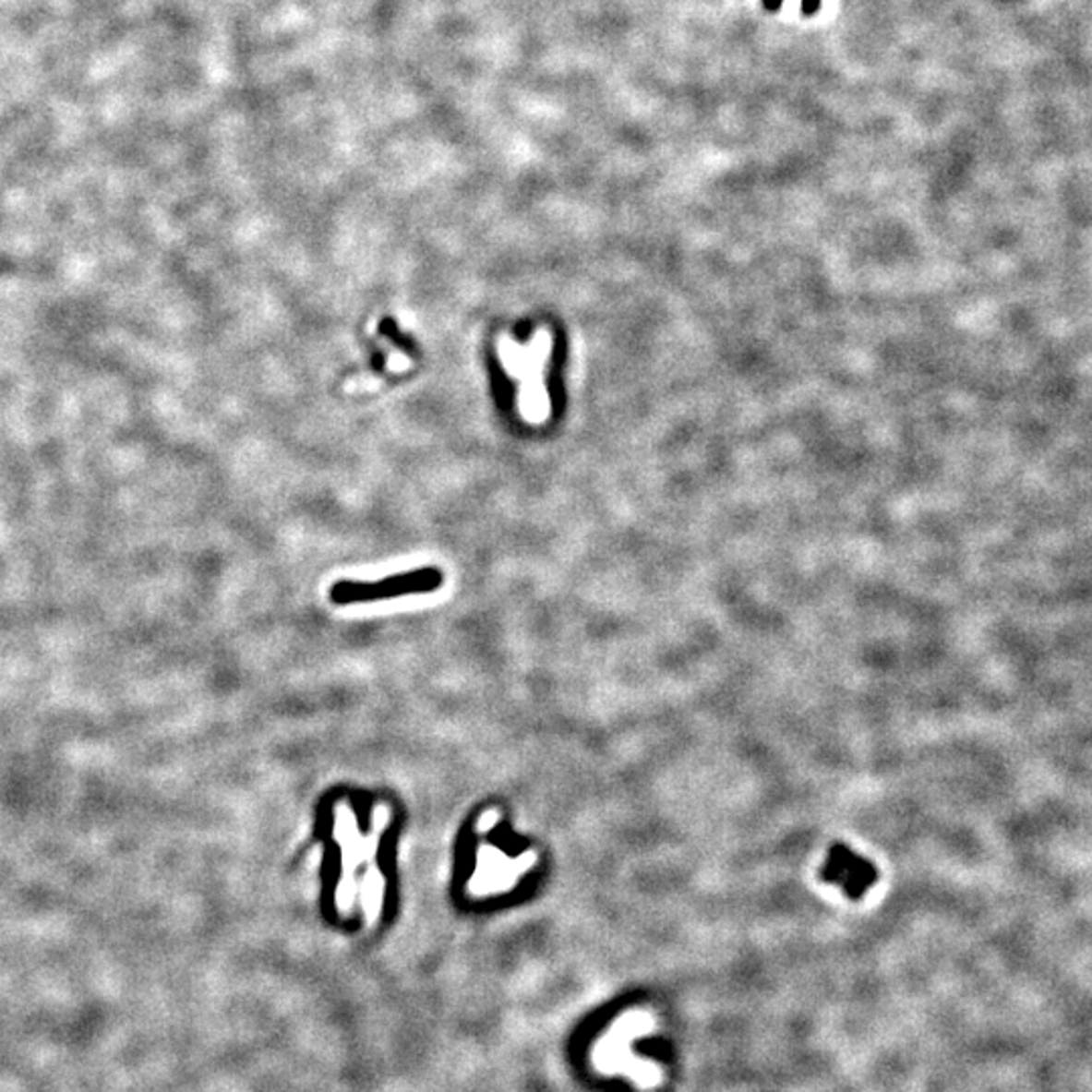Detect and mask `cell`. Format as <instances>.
<instances>
[{"label": "cell", "instance_id": "obj_3", "mask_svg": "<svg viewBox=\"0 0 1092 1092\" xmlns=\"http://www.w3.org/2000/svg\"><path fill=\"white\" fill-rule=\"evenodd\" d=\"M436 579H439L436 572H413V575H407V577L383 581L380 585H353V582H344V585H336L334 597L344 599V601L346 599H370L373 595H377V593L426 589V587L433 585Z\"/></svg>", "mask_w": 1092, "mask_h": 1092}, {"label": "cell", "instance_id": "obj_5", "mask_svg": "<svg viewBox=\"0 0 1092 1092\" xmlns=\"http://www.w3.org/2000/svg\"><path fill=\"white\" fill-rule=\"evenodd\" d=\"M781 5H783V0H762V6H765L769 13H777Z\"/></svg>", "mask_w": 1092, "mask_h": 1092}, {"label": "cell", "instance_id": "obj_2", "mask_svg": "<svg viewBox=\"0 0 1092 1092\" xmlns=\"http://www.w3.org/2000/svg\"><path fill=\"white\" fill-rule=\"evenodd\" d=\"M550 346H553V341L546 330H540L536 338L533 336V344L528 348L516 346L508 336L500 338L506 368L510 370L512 377H522L524 380L522 413L533 423L546 419L550 411V401L543 385V366Z\"/></svg>", "mask_w": 1092, "mask_h": 1092}, {"label": "cell", "instance_id": "obj_1", "mask_svg": "<svg viewBox=\"0 0 1092 1092\" xmlns=\"http://www.w3.org/2000/svg\"><path fill=\"white\" fill-rule=\"evenodd\" d=\"M654 1030L655 1017L652 1012L638 1010L621 1015L595 1048L597 1066H601L603 1073L625 1074L642 1088H655L664 1080L662 1068L650 1060L638 1058L630 1048L635 1038L648 1036Z\"/></svg>", "mask_w": 1092, "mask_h": 1092}, {"label": "cell", "instance_id": "obj_4", "mask_svg": "<svg viewBox=\"0 0 1092 1092\" xmlns=\"http://www.w3.org/2000/svg\"><path fill=\"white\" fill-rule=\"evenodd\" d=\"M822 6V0H801V13L805 17H813Z\"/></svg>", "mask_w": 1092, "mask_h": 1092}]
</instances>
